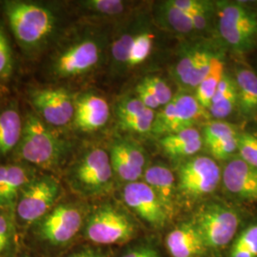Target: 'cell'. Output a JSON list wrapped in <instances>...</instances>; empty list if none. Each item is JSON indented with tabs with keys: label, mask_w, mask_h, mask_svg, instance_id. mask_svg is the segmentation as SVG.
Here are the masks:
<instances>
[{
	"label": "cell",
	"mask_w": 257,
	"mask_h": 257,
	"mask_svg": "<svg viewBox=\"0 0 257 257\" xmlns=\"http://www.w3.org/2000/svg\"><path fill=\"white\" fill-rule=\"evenodd\" d=\"M2 12L10 32L28 58L45 55L67 32L66 13L53 1L7 0Z\"/></svg>",
	"instance_id": "obj_1"
},
{
	"label": "cell",
	"mask_w": 257,
	"mask_h": 257,
	"mask_svg": "<svg viewBox=\"0 0 257 257\" xmlns=\"http://www.w3.org/2000/svg\"><path fill=\"white\" fill-rule=\"evenodd\" d=\"M108 46L101 33L85 31L68 33L46 55L41 64V75L46 85L63 86L92 73L99 65Z\"/></svg>",
	"instance_id": "obj_2"
},
{
	"label": "cell",
	"mask_w": 257,
	"mask_h": 257,
	"mask_svg": "<svg viewBox=\"0 0 257 257\" xmlns=\"http://www.w3.org/2000/svg\"><path fill=\"white\" fill-rule=\"evenodd\" d=\"M87 213L81 204L64 197L31 225L19 236V242L38 256L61 257L82 235Z\"/></svg>",
	"instance_id": "obj_3"
},
{
	"label": "cell",
	"mask_w": 257,
	"mask_h": 257,
	"mask_svg": "<svg viewBox=\"0 0 257 257\" xmlns=\"http://www.w3.org/2000/svg\"><path fill=\"white\" fill-rule=\"evenodd\" d=\"M72 149L63 132L49 127L31 109L24 111L23 132L15 161L60 177L70 163Z\"/></svg>",
	"instance_id": "obj_4"
},
{
	"label": "cell",
	"mask_w": 257,
	"mask_h": 257,
	"mask_svg": "<svg viewBox=\"0 0 257 257\" xmlns=\"http://www.w3.org/2000/svg\"><path fill=\"white\" fill-rule=\"evenodd\" d=\"M62 182L83 198H98L112 192L115 175L109 151L99 146L87 148L65 168Z\"/></svg>",
	"instance_id": "obj_5"
},
{
	"label": "cell",
	"mask_w": 257,
	"mask_h": 257,
	"mask_svg": "<svg viewBox=\"0 0 257 257\" xmlns=\"http://www.w3.org/2000/svg\"><path fill=\"white\" fill-rule=\"evenodd\" d=\"M64 197V184L61 178L39 172L21 190L14 208L19 237Z\"/></svg>",
	"instance_id": "obj_6"
},
{
	"label": "cell",
	"mask_w": 257,
	"mask_h": 257,
	"mask_svg": "<svg viewBox=\"0 0 257 257\" xmlns=\"http://www.w3.org/2000/svg\"><path fill=\"white\" fill-rule=\"evenodd\" d=\"M136 225L120 207L110 201L101 203L87 213L82 236L95 246L121 245L134 238Z\"/></svg>",
	"instance_id": "obj_7"
},
{
	"label": "cell",
	"mask_w": 257,
	"mask_h": 257,
	"mask_svg": "<svg viewBox=\"0 0 257 257\" xmlns=\"http://www.w3.org/2000/svg\"><path fill=\"white\" fill-rule=\"evenodd\" d=\"M217 30L226 45L245 54L257 45V11L241 2H215Z\"/></svg>",
	"instance_id": "obj_8"
},
{
	"label": "cell",
	"mask_w": 257,
	"mask_h": 257,
	"mask_svg": "<svg viewBox=\"0 0 257 257\" xmlns=\"http://www.w3.org/2000/svg\"><path fill=\"white\" fill-rule=\"evenodd\" d=\"M26 97L31 110L49 127L59 132L72 127L76 95L67 87L46 84L29 87Z\"/></svg>",
	"instance_id": "obj_9"
},
{
	"label": "cell",
	"mask_w": 257,
	"mask_h": 257,
	"mask_svg": "<svg viewBox=\"0 0 257 257\" xmlns=\"http://www.w3.org/2000/svg\"><path fill=\"white\" fill-rule=\"evenodd\" d=\"M211 42H194L184 46L176 60L173 74L186 90L196 89L209 74L213 61L221 56Z\"/></svg>",
	"instance_id": "obj_10"
},
{
	"label": "cell",
	"mask_w": 257,
	"mask_h": 257,
	"mask_svg": "<svg viewBox=\"0 0 257 257\" xmlns=\"http://www.w3.org/2000/svg\"><path fill=\"white\" fill-rule=\"evenodd\" d=\"M207 248H222L228 246L236 235L240 218L227 206L211 204L199 212L194 223Z\"/></svg>",
	"instance_id": "obj_11"
},
{
	"label": "cell",
	"mask_w": 257,
	"mask_h": 257,
	"mask_svg": "<svg viewBox=\"0 0 257 257\" xmlns=\"http://www.w3.org/2000/svg\"><path fill=\"white\" fill-rule=\"evenodd\" d=\"M205 110L194 96L179 92L156 112L152 133L165 137L185 128H193L194 124L205 117Z\"/></svg>",
	"instance_id": "obj_12"
},
{
	"label": "cell",
	"mask_w": 257,
	"mask_h": 257,
	"mask_svg": "<svg viewBox=\"0 0 257 257\" xmlns=\"http://www.w3.org/2000/svg\"><path fill=\"white\" fill-rule=\"evenodd\" d=\"M221 180L217 163L209 156H196L185 162L178 173V188L188 197L198 198L212 193Z\"/></svg>",
	"instance_id": "obj_13"
},
{
	"label": "cell",
	"mask_w": 257,
	"mask_h": 257,
	"mask_svg": "<svg viewBox=\"0 0 257 257\" xmlns=\"http://www.w3.org/2000/svg\"><path fill=\"white\" fill-rule=\"evenodd\" d=\"M122 198L130 210L155 228L163 227L168 220V212L145 182L126 184L122 191Z\"/></svg>",
	"instance_id": "obj_14"
},
{
	"label": "cell",
	"mask_w": 257,
	"mask_h": 257,
	"mask_svg": "<svg viewBox=\"0 0 257 257\" xmlns=\"http://www.w3.org/2000/svg\"><path fill=\"white\" fill-rule=\"evenodd\" d=\"M24 112L17 98L0 102V165L15 161L22 137Z\"/></svg>",
	"instance_id": "obj_15"
},
{
	"label": "cell",
	"mask_w": 257,
	"mask_h": 257,
	"mask_svg": "<svg viewBox=\"0 0 257 257\" xmlns=\"http://www.w3.org/2000/svg\"><path fill=\"white\" fill-rule=\"evenodd\" d=\"M110 116V105L100 94L88 92L76 95L73 128L83 133H93L104 128Z\"/></svg>",
	"instance_id": "obj_16"
},
{
	"label": "cell",
	"mask_w": 257,
	"mask_h": 257,
	"mask_svg": "<svg viewBox=\"0 0 257 257\" xmlns=\"http://www.w3.org/2000/svg\"><path fill=\"white\" fill-rule=\"evenodd\" d=\"M222 181L231 195L242 200L257 201V169L240 157L231 159L225 166Z\"/></svg>",
	"instance_id": "obj_17"
},
{
	"label": "cell",
	"mask_w": 257,
	"mask_h": 257,
	"mask_svg": "<svg viewBox=\"0 0 257 257\" xmlns=\"http://www.w3.org/2000/svg\"><path fill=\"white\" fill-rule=\"evenodd\" d=\"M39 172L19 161L0 165V207L14 210L21 190Z\"/></svg>",
	"instance_id": "obj_18"
},
{
	"label": "cell",
	"mask_w": 257,
	"mask_h": 257,
	"mask_svg": "<svg viewBox=\"0 0 257 257\" xmlns=\"http://www.w3.org/2000/svg\"><path fill=\"white\" fill-rule=\"evenodd\" d=\"M166 247L173 257H199L207 248L194 223H185L170 231Z\"/></svg>",
	"instance_id": "obj_19"
},
{
	"label": "cell",
	"mask_w": 257,
	"mask_h": 257,
	"mask_svg": "<svg viewBox=\"0 0 257 257\" xmlns=\"http://www.w3.org/2000/svg\"><path fill=\"white\" fill-rule=\"evenodd\" d=\"M144 179L170 215L174 211L176 191L173 172L165 166H151L144 172Z\"/></svg>",
	"instance_id": "obj_20"
},
{
	"label": "cell",
	"mask_w": 257,
	"mask_h": 257,
	"mask_svg": "<svg viewBox=\"0 0 257 257\" xmlns=\"http://www.w3.org/2000/svg\"><path fill=\"white\" fill-rule=\"evenodd\" d=\"M234 81L237 89V108L246 118L257 116V74L241 67L236 69Z\"/></svg>",
	"instance_id": "obj_21"
},
{
	"label": "cell",
	"mask_w": 257,
	"mask_h": 257,
	"mask_svg": "<svg viewBox=\"0 0 257 257\" xmlns=\"http://www.w3.org/2000/svg\"><path fill=\"white\" fill-rule=\"evenodd\" d=\"M159 142L166 154L175 158L194 156L203 146L202 135L195 128H185L162 137Z\"/></svg>",
	"instance_id": "obj_22"
},
{
	"label": "cell",
	"mask_w": 257,
	"mask_h": 257,
	"mask_svg": "<svg viewBox=\"0 0 257 257\" xmlns=\"http://www.w3.org/2000/svg\"><path fill=\"white\" fill-rule=\"evenodd\" d=\"M144 29L140 22H132L127 27L123 28L110 44V70L113 74L126 72L128 53L131 46L138 33Z\"/></svg>",
	"instance_id": "obj_23"
},
{
	"label": "cell",
	"mask_w": 257,
	"mask_h": 257,
	"mask_svg": "<svg viewBox=\"0 0 257 257\" xmlns=\"http://www.w3.org/2000/svg\"><path fill=\"white\" fill-rule=\"evenodd\" d=\"M156 19L161 27L178 36H189L195 32L192 20L183 11L175 6L173 0L162 1L158 5Z\"/></svg>",
	"instance_id": "obj_24"
},
{
	"label": "cell",
	"mask_w": 257,
	"mask_h": 257,
	"mask_svg": "<svg viewBox=\"0 0 257 257\" xmlns=\"http://www.w3.org/2000/svg\"><path fill=\"white\" fill-rule=\"evenodd\" d=\"M237 107V89L234 78L225 74L211 100L209 112L213 118L222 120L230 116Z\"/></svg>",
	"instance_id": "obj_25"
},
{
	"label": "cell",
	"mask_w": 257,
	"mask_h": 257,
	"mask_svg": "<svg viewBox=\"0 0 257 257\" xmlns=\"http://www.w3.org/2000/svg\"><path fill=\"white\" fill-rule=\"evenodd\" d=\"M128 2L122 0H83L76 6L83 16L91 19H109L117 18L127 10Z\"/></svg>",
	"instance_id": "obj_26"
},
{
	"label": "cell",
	"mask_w": 257,
	"mask_h": 257,
	"mask_svg": "<svg viewBox=\"0 0 257 257\" xmlns=\"http://www.w3.org/2000/svg\"><path fill=\"white\" fill-rule=\"evenodd\" d=\"M224 75V62L222 60V57L219 56L213 61L209 74L206 75V77L195 89L194 97L204 110H209L211 100Z\"/></svg>",
	"instance_id": "obj_27"
},
{
	"label": "cell",
	"mask_w": 257,
	"mask_h": 257,
	"mask_svg": "<svg viewBox=\"0 0 257 257\" xmlns=\"http://www.w3.org/2000/svg\"><path fill=\"white\" fill-rule=\"evenodd\" d=\"M19 244L14 210L0 207V257H13Z\"/></svg>",
	"instance_id": "obj_28"
},
{
	"label": "cell",
	"mask_w": 257,
	"mask_h": 257,
	"mask_svg": "<svg viewBox=\"0 0 257 257\" xmlns=\"http://www.w3.org/2000/svg\"><path fill=\"white\" fill-rule=\"evenodd\" d=\"M109 154L111 167L116 179L126 184L138 181L142 175H139L132 165L125 151L122 139H117L112 142L109 150Z\"/></svg>",
	"instance_id": "obj_29"
},
{
	"label": "cell",
	"mask_w": 257,
	"mask_h": 257,
	"mask_svg": "<svg viewBox=\"0 0 257 257\" xmlns=\"http://www.w3.org/2000/svg\"><path fill=\"white\" fill-rule=\"evenodd\" d=\"M155 35L148 29H142L135 38L128 53L126 71L142 64L151 55L154 48Z\"/></svg>",
	"instance_id": "obj_30"
},
{
	"label": "cell",
	"mask_w": 257,
	"mask_h": 257,
	"mask_svg": "<svg viewBox=\"0 0 257 257\" xmlns=\"http://www.w3.org/2000/svg\"><path fill=\"white\" fill-rule=\"evenodd\" d=\"M15 72V56L5 23L0 19V84L10 81ZM6 86V85H5Z\"/></svg>",
	"instance_id": "obj_31"
},
{
	"label": "cell",
	"mask_w": 257,
	"mask_h": 257,
	"mask_svg": "<svg viewBox=\"0 0 257 257\" xmlns=\"http://www.w3.org/2000/svg\"><path fill=\"white\" fill-rule=\"evenodd\" d=\"M238 132L234 125L223 120H213L207 123L203 128V142L208 150L216 145L221 140L230 136L237 135Z\"/></svg>",
	"instance_id": "obj_32"
},
{
	"label": "cell",
	"mask_w": 257,
	"mask_h": 257,
	"mask_svg": "<svg viewBox=\"0 0 257 257\" xmlns=\"http://www.w3.org/2000/svg\"><path fill=\"white\" fill-rule=\"evenodd\" d=\"M230 257H257V224L240 233L231 247Z\"/></svg>",
	"instance_id": "obj_33"
},
{
	"label": "cell",
	"mask_w": 257,
	"mask_h": 257,
	"mask_svg": "<svg viewBox=\"0 0 257 257\" xmlns=\"http://www.w3.org/2000/svg\"><path fill=\"white\" fill-rule=\"evenodd\" d=\"M156 114V110L146 109L138 115L119 120L118 124L120 128L125 131L138 134H147L151 133L153 130Z\"/></svg>",
	"instance_id": "obj_34"
},
{
	"label": "cell",
	"mask_w": 257,
	"mask_h": 257,
	"mask_svg": "<svg viewBox=\"0 0 257 257\" xmlns=\"http://www.w3.org/2000/svg\"><path fill=\"white\" fill-rule=\"evenodd\" d=\"M237 152L241 159L257 169L256 132H243L239 134Z\"/></svg>",
	"instance_id": "obj_35"
},
{
	"label": "cell",
	"mask_w": 257,
	"mask_h": 257,
	"mask_svg": "<svg viewBox=\"0 0 257 257\" xmlns=\"http://www.w3.org/2000/svg\"><path fill=\"white\" fill-rule=\"evenodd\" d=\"M141 82L155 95L161 107H164L173 99L174 95L172 89L161 77L156 75H150L145 77Z\"/></svg>",
	"instance_id": "obj_36"
},
{
	"label": "cell",
	"mask_w": 257,
	"mask_h": 257,
	"mask_svg": "<svg viewBox=\"0 0 257 257\" xmlns=\"http://www.w3.org/2000/svg\"><path fill=\"white\" fill-rule=\"evenodd\" d=\"M148 109L138 96H126L121 98L115 106L117 120L125 119L138 115Z\"/></svg>",
	"instance_id": "obj_37"
},
{
	"label": "cell",
	"mask_w": 257,
	"mask_h": 257,
	"mask_svg": "<svg viewBox=\"0 0 257 257\" xmlns=\"http://www.w3.org/2000/svg\"><path fill=\"white\" fill-rule=\"evenodd\" d=\"M122 142L133 167L139 175H144L146 167V156L143 149L137 143L130 140L122 139Z\"/></svg>",
	"instance_id": "obj_38"
},
{
	"label": "cell",
	"mask_w": 257,
	"mask_h": 257,
	"mask_svg": "<svg viewBox=\"0 0 257 257\" xmlns=\"http://www.w3.org/2000/svg\"><path fill=\"white\" fill-rule=\"evenodd\" d=\"M238 136H230L218 142L216 145L209 150L210 154L215 159H227L233 156L237 152L238 147Z\"/></svg>",
	"instance_id": "obj_39"
},
{
	"label": "cell",
	"mask_w": 257,
	"mask_h": 257,
	"mask_svg": "<svg viewBox=\"0 0 257 257\" xmlns=\"http://www.w3.org/2000/svg\"><path fill=\"white\" fill-rule=\"evenodd\" d=\"M100 246H95L91 243L73 246L69 248L61 257H108Z\"/></svg>",
	"instance_id": "obj_40"
},
{
	"label": "cell",
	"mask_w": 257,
	"mask_h": 257,
	"mask_svg": "<svg viewBox=\"0 0 257 257\" xmlns=\"http://www.w3.org/2000/svg\"><path fill=\"white\" fill-rule=\"evenodd\" d=\"M136 91H137V96L147 107L148 109L155 110L156 109H158L159 107H161L155 97V95L150 92V90L143 83L140 82L138 84L136 88Z\"/></svg>",
	"instance_id": "obj_41"
},
{
	"label": "cell",
	"mask_w": 257,
	"mask_h": 257,
	"mask_svg": "<svg viewBox=\"0 0 257 257\" xmlns=\"http://www.w3.org/2000/svg\"><path fill=\"white\" fill-rule=\"evenodd\" d=\"M120 257H159L157 251L151 247H140L130 249L124 252Z\"/></svg>",
	"instance_id": "obj_42"
},
{
	"label": "cell",
	"mask_w": 257,
	"mask_h": 257,
	"mask_svg": "<svg viewBox=\"0 0 257 257\" xmlns=\"http://www.w3.org/2000/svg\"><path fill=\"white\" fill-rule=\"evenodd\" d=\"M13 257H40L38 256L36 253H34L33 251L29 250L28 248H25L23 245H21V243L19 242V247L17 248L16 252L14 253Z\"/></svg>",
	"instance_id": "obj_43"
},
{
	"label": "cell",
	"mask_w": 257,
	"mask_h": 257,
	"mask_svg": "<svg viewBox=\"0 0 257 257\" xmlns=\"http://www.w3.org/2000/svg\"><path fill=\"white\" fill-rule=\"evenodd\" d=\"M8 98V90L5 85L0 84V102Z\"/></svg>",
	"instance_id": "obj_44"
}]
</instances>
